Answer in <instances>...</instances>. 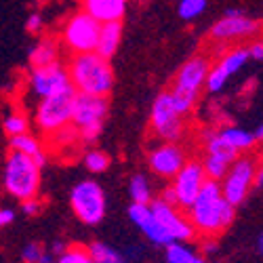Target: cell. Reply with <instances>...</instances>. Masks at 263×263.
I'll return each mask as SVG.
<instances>
[{
	"instance_id": "obj_1",
	"label": "cell",
	"mask_w": 263,
	"mask_h": 263,
	"mask_svg": "<svg viewBox=\"0 0 263 263\" xmlns=\"http://www.w3.org/2000/svg\"><path fill=\"white\" fill-rule=\"evenodd\" d=\"M185 213L190 223L196 230V236H204V238H217L236 219V206L223 198L221 183L215 179L204 181L202 190L190 204V209H185Z\"/></svg>"
},
{
	"instance_id": "obj_2",
	"label": "cell",
	"mask_w": 263,
	"mask_h": 263,
	"mask_svg": "<svg viewBox=\"0 0 263 263\" xmlns=\"http://www.w3.org/2000/svg\"><path fill=\"white\" fill-rule=\"evenodd\" d=\"M68 74L78 93L107 97L114 89V70L109 59L101 57L97 51L74 55L68 63Z\"/></svg>"
},
{
	"instance_id": "obj_3",
	"label": "cell",
	"mask_w": 263,
	"mask_h": 263,
	"mask_svg": "<svg viewBox=\"0 0 263 263\" xmlns=\"http://www.w3.org/2000/svg\"><path fill=\"white\" fill-rule=\"evenodd\" d=\"M209 70H211V61L204 55L190 57L179 68L177 76H175V82H173V89L168 93H171L173 105L177 107V112L181 116L190 114L196 107V103H198Z\"/></svg>"
},
{
	"instance_id": "obj_4",
	"label": "cell",
	"mask_w": 263,
	"mask_h": 263,
	"mask_svg": "<svg viewBox=\"0 0 263 263\" xmlns=\"http://www.w3.org/2000/svg\"><path fill=\"white\" fill-rule=\"evenodd\" d=\"M3 185L11 198L19 202L36 198L40 192V166L30 156L11 149L3 168Z\"/></svg>"
},
{
	"instance_id": "obj_5",
	"label": "cell",
	"mask_w": 263,
	"mask_h": 263,
	"mask_svg": "<svg viewBox=\"0 0 263 263\" xmlns=\"http://www.w3.org/2000/svg\"><path fill=\"white\" fill-rule=\"evenodd\" d=\"M105 116H107V97L76 93L72 124L78 128L80 143L91 145L101 137Z\"/></svg>"
},
{
	"instance_id": "obj_6",
	"label": "cell",
	"mask_w": 263,
	"mask_h": 263,
	"mask_svg": "<svg viewBox=\"0 0 263 263\" xmlns=\"http://www.w3.org/2000/svg\"><path fill=\"white\" fill-rule=\"evenodd\" d=\"M76 93L78 91L70 84V86H65V89H61L53 95L38 99L34 120L45 135H53L55 130H59L61 126L72 122Z\"/></svg>"
},
{
	"instance_id": "obj_7",
	"label": "cell",
	"mask_w": 263,
	"mask_h": 263,
	"mask_svg": "<svg viewBox=\"0 0 263 263\" xmlns=\"http://www.w3.org/2000/svg\"><path fill=\"white\" fill-rule=\"evenodd\" d=\"M70 204L84 226H99L105 219V192L93 179H84L72 187Z\"/></svg>"
},
{
	"instance_id": "obj_8",
	"label": "cell",
	"mask_w": 263,
	"mask_h": 263,
	"mask_svg": "<svg viewBox=\"0 0 263 263\" xmlns=\"http://www.w3.org/2000/svg\"><path fill=\"white\" fill-rule=\"evenodd\" d=\"M257 160L255 156H249V154H240L228 168L226 177L219 181L221 183V194L223 198L234 204V206H240L247 196L251 192V187L255 185V175H257Z\"/></svg>"
},
{
	"instance_id": "obj_9",
	"label": "cell",
	"mask_w": 263,
	"mask_h": 263,
	"mask_svg": "<svg viewBox=\"0 0 263 263\" xmlns=\"http://www.w3.org/2000/svg\"><path fill=\"white\" fill-rule=\"evenodd\" d=\"M99 30H101V24L97 19H93L86 11H78L65 21L61 40H63L65 49L74 55L91 53L97 49Z\"/></svg>"
},
{
	"instance_id": "obj_10",
	"label": "cell",
	"mask_w": 263,
	"mask_h": 263,
	"mask_svg": "<svg viewBox=\"0 0 263 263\" xmlns=\"http://www.w3.org/2000/svg\"><path fill=\"white\" fill-rule=\"evenodd\" d=\"M149 128L160 141L177 143L183 137V116L173 105L171 93H160L149 109Z\"/></svg>"
},
{
	"instance_id": "obj_11",
	"label": "cell",
	"mask_w": 263,
	"mask_h": 263,
	"mask_svg": "<svg viewBox=\"0 0 263 263\" xmlns=\"http://www.w3.org/2000/svg\"><path fill=\"white\" fill-rule=\"evenodd\" d=\"M263 30L261 21L249 19L242 11L238 9H228L223 13V17L213 24L211 28V38L217 42H226V40H234V38H253Z\"/></svg>"
},
{
	"instance_id": "obj_12",
	"label": "cell",
	"mask_w": 263,
	"mask_h": 263,
	"mask_svg": "<svg viewBox=\"0 0 263 263\" xmlns=\"http://www.w3.org/2000/svg\"><path fill=\"white\" fill-rule=\"evenodd\" d=\"M149 211L158 219V223L166 230V234L175 240V242H190L196 238V230L190 223L187 215H183L177 206L166 204L160 198H154L149 202Z\"/></svg>"
},
{
	"instance_id": "obj_13",
	"label": "cell",
	"mask_w": 263,
	"mask_h": 263,
	"mask_svg": "<svg viewBox=\"0 0 263 263\" xmlns=\"http://www.w3.org/2000/svg\"><path fill=\"white\" fill-rule=\"evenodd\" d=\"M173 190L177 194V204L179 209H190V204L196 200V196L202 190L206 181V173L202 168V162L198 160H185V164L179 168V173L171 179Z\"/></svg>"
},
{
	"instance_id": "obj_14",
	"label": "cell",
	"mask_w": 263,
	"mask_h": 263,
	"mask_svg": "<svg viewBox=\"0 0 263 263\" xmlns=\"http://www.w3.org/2000/svg\"><path fill=\"white\" fill-rule=\"evenodd\" d=\"M247 61H249V51L245 47H238V49H232L230 53H226L215 65H211V70L206 74V80H204L206 91L213 93V95L221 93L226 89L228 80L242 70L247 65Z\"/></svg>"
},
{
	"instance_id": "obj_15",
	"label": "cell",
	"mask_w": 263,
	"mask_h": 263,
	"mask_svg": "<svg viewBox=\"0 0 263 263\" xmlns=\"http://www.w3.org/2000/svg\"><path fill=\"white\" fill-rule=\"evenodd\" d=\"M70 84L72 82H70L68 68H63L59 61L51 63V65H42V68H32V72H30V91L38 99L53 95Z\"/></svg>"
},
{
	"instance_id": "obj_16",
	"label": "cell",
	"mask_w": 263,
	"mask_h": 263,
	"mask_svg": "<svg viewBox=\"0 0 263 263\" xmlns=\"http://www.w3.org/2000/svg\"><path fill=\"white\" fill-rule=\"evenodd\" d=\"M185 152L177 143H162L154 147L147 156L149 171L158 175L160 179H173L179 173V168L185 164Z\"/></svg>"
},
{
	"instance_id": "obj_17",
	"label": "cell",
	"mask_w": 263,
	"mask_h": 263,
	"mask_svg": "<svg viewBox=\"0 0 263 263\" xmlns=\"http://www.w3.org/2000/svg\"><path fill=\"white\" fill-rule=\"evenodd\" d=\"M128 219L133 221V226H137V230L149 240L152 245L166 247V245L175 242V240L166 234V230L158 223V219L152 215L149 204H137V202H133V204L128 206Z\"/></svg>"
},
{
	"instance_id": "obj_18",
	"label": "cell",
	"mask_w": 263,
	"mask_h": 263,
	"mask_svg": "<svg viewBox=\"0 0 263 263\" xmlns=\"http://www.w3.org/2000/svg\"><path fill=\"white\" fill-rule=\"evenodd\" d=\"M126 5L128 0H82V11H86L99 24H109V21H122Z\"/></svg>"
},
{
	"instance_id": "obj_19",
	"label": "cell",
	"mask_w": 263,
	"mask_h": 263,
	"mask_svg": "<svg viewBox=\"0 0 263 263\" xmlns=\"http://www.w3.org/2000/svg\"><path fill=\"white\" fill-rule=\"evenodd\" d=\"M122 40V24L120 21H109V24H101L99 30V40H97V53L105 59H112L120 47Z\"/></svg>"
},
{
	"instance_id": "obj_20",
	"label": "cell",
	"mask_w": 263,
	"mask_h": 263,
	"mask_svg": "<svg viewBox=\"0 0 263 263\" xmlns=\"http://www.w3.org/2000/svg\"><path fill=\"white\" fill-rule=\"evenodd\" d=\"M9 145L13 152H21V154L30 156L40 168L47 164V154L45 149H42V143L30 135V133H21V135H15V137H9Z\"/></svg>"
},
{
	"instance_id": "obj_21",
	"label": "cell",
	"mask_w": 263,
	"mask_h": 263,
	"mask_svg": "<svg viewBox=\"0 0 263 263\" xmlns=\"http://www.w3.org/2000/svg\"><path fill=\"white\" fill-rule=\"evenodd\" d=\"M30 65L32 68H42L59 61V42L55 38H40L30 49Z\"/></svg>"
},
{
	"instance_id": "obj_22",
	"label": "cell",
	"mask_w": 263,
	"mask_h": 263,
	"mask_svg": "<svg viewBox=\"0 0 263 263\" xmlns=\"http://www.w3.org/2000/svg\"><path fill=\"white\" fill-rule=\"evenodd\" d=\"M217 135L221 137L234 152H238V154L249 152L255 145L253 133L247 128H240V126H221V128H217Z\"/></svg>"
},
{
	"instance_id": "obj_23",
	"label": "cell",
	"mask_w": 263,
	"mask_h": 263,
	"mask_svg": "<svg viewBox=\"0 0 263 263\" xmlns=\"http://www.w3.org/2000/svg\"><path fill=\"white\" fill-rule=\"evenodd\" d=\"M202 143H204L206 154L217 156V158H223L228 162H234L240 156L238 152H234L221 137L217 135V130H204V133H202Z\"/></svg>"
},
{
	"instance_id": "obj_24",
	"label": "cell",
	"mask_w": 263,
	"mask_h": 263,
	"mask_svg": "<svg viewBox=\"0 0 263 263\" xmlns=\"http://www.w3.org/2000/svg\"><path fill=\"white\" fill-rule=\"evenodd\" d=\"M166 263H206L202 255H198L194 249H190L183 242H171L164 247Z\"/></svg>"
},
{
	"instance_id": "obj_25",
	"label": "cell",
	"mask_w": 263,
	"mask_h": 263,
	"mask_svg": "<svg viewBox=\"0 0 263 263\" xmlns=\"http://www.w3.org/2000/svg\"><path fill=\"white\" fill-rule=\"evenodd\" d=\"M128 194H130V200L137 202V204H149L154 200V194H152V183L145 175L137 173L130 177L128 181Z\"/></svg>"
},
{
	"instance_id": "obj_26",
	"label": "cell",
	"mask_w": 263,
	"mask_h": 263,
	"mask_svg": "<svg viewBox=\"0 0 263 263\" xmlns=\"http://www.w3.org/2000/svg\"><path fill=\"white\" fill-rule=\"evenodd\" d=\"M86 251H89V257L95 263H126L122 253H118L116 249H112L105 242H99V240L91 242L89 247H86Z\"/></svg>"
},
{
	"instance_id": "obj_27",
	"label": "cell",
	"mask_w": 263,
	"mask_h": 263,
	"mask_svg": "<svg viewBox=\"0 0 263 263\" xmlns=\"http://www.w3.org/2000/svg\"><path fill=\"white\" fill-rule=\"evenodd\" d=\"M21 259H24V263H53L55 255L47 251L40 242H28L21 249Z\"/></svg>"
},
{
	"instance_id": "obj_28",
	"label": "cell",
	"mask_w": 263,
	"mask_h": 263,
	"mask_svg": "<svg viewBox=\"0 0 263 263\" xmlns=\"http://www.w3.org/2000/svg\"><path fill=\"white\" fill-rule=\"evenodd\" d=\"M230 164L232 162H228L223 158H217V156H211V154H206L204 160H202V168L206 173V179H215V181H221L226 177Z\"/></svg>"
},
{
	"instance_id": "obj_29",
	"label": "cell",
	"mask_w": 263,
	"mask_h": 263,
	"mask_svg": "<svg viewBox=\"0 0 263 263\" xmlns=\"http://www.w3.org/2000/svg\"><path fill=\"white\" fill-rule=\"evenodd\" d=\"M28 116L24 112H11L5 116L3 120V128L9 137H15V135H21V133H28Z\"/></svg>"
},
{
	"instance_id": "obj_30",
	"label": "cell",
	"mask_w": 263,
	"mask_h": 263,
	"mask_svg": "<svg viewBox=\"0 0 263 263\" xmlns=\"http://www.w3.org/2000/svg\"><path fill=\"white\" fill-rule=\"evenodd\" d=\"M109 164H112V158L101 149H89L84 154V166L91 173H103L109 168Z\"/></svg>"
},
{
	"instance_id": "obj_31",
	"label": "cell",
	"mask_w": 263,
	"mask_h": 263,
	"mask_svg": "<svg viewBox=\"0 0 263 263\" xmlns=\"http://www.w3.org/2000/svg\"><path fill=\"white\" fill-rule=\"evenodd\" d=\"M206 5H209V0H179L177 13H179L181 19L192 21V19L200 17L206 11Z\"/></svg>"
},
{
	"instance_id": "obj_32",
	"label": "cell",
	"mask_w": 263,
	"mask_h": 263,
	"mask_svg": "<svg viewBox=\"0 0 263 263\" xmlns=\"http://www.w3.org/2000/svg\"><path fill=\"white\" fill-rule=\"evenodd\" d=\"M40 209H42V204H40V200H38V196H36V198L21 200V213H24V215H28V217H34V215H38V213H40Z\"/></svg>"
},
{
	"instance_id": "obj_33",
	"label": "cell",
	"mask_w": 263,
	"mask_h": 263,
	"mask_svg": "<svg viewBox=\"0 0 263 263\" xmlns=\"http://www.w3.org/2000/svg\"><path fill=\"white\" fill-rule=\"evenodd\" d=\"M26 30L30 32V34H38L40 30H42V15L36 11V13H32V15H28V19H26Z\"/></svg>"
},
{
	"instance_id": "obj_34",
	"label": "cell",
	"mask_w": 263,
	"mask_h": 263,
	"mask_svg": "<svg viewBox=\"0 0 263 263\" xmlns=\"http://www.w3.org/2000/svg\"><path fill=\"white\" fill-rule=\"evenodd\" d=\"M247 51H249V59L263 61V40H255L251 47H247Z\"/></svg>"
},
{
	"instance_id": "obj_35",
	"label": "cell",
	"mask_w": 263,
	"mask_h": 263,
	"mask_svg": "<svg viewBox=\"0 0 263 263\" xmlns=\"http://www.w3.org/2000/svg\"><path fill=\"white\" fill-rule=\"evenodd\" d=\"M160 200H164L166 204H173V206H177L179 209V204H177V194H175V190H173V185H166L164 190H162V194L158 196Z\"/></svg>"
},
{
	"instance_id": "obj_36",
	"label": "cell",
	"mask_w": 263,
	"mask_h": 263,
	"mask_svg": "<svg viewBox=\"0 0 263 263\" xmlns=\"http://www.w3.org/2000/svg\"><path fill=\"white\" fill-rule=\"evenodd\" d=\"M15 221V211L5 206V209H0V228H7Z\"/></svg>"
},
{
	"instance_id": "obj_37",
	"label": "cell",
	"mask_w": 263,
	"mask_h": 263,
	"mask_svg": "<svg viewBox=\"0 0 263 263\" xmlns=\"http://www.w3.org/2000/svg\"><path fill=\"white\" fill-rule=\"evenodd\" d=\"M202 253H204L206 257L217 253V245H215V240H213V238H206L204 242H202Z\"/></svg>"
},
{
	"instance_id": "obj_38",
	"label": "cell",
	"mask_w": 263,
	"mask_h": 263,
	"mask_svg": "<svg viewBox=\"0 0 263 263\" xmlns=\"http://www.w3.org/2000/svg\"><path fill=\"white\" fill-rule=\"evenodd\" d=\"M122 257H124V261H133V259L141 257V249H137V247H128V249L122 253Z\"/></svg>"
},
{
	"instance_id": "obj_39",
	"label": "cell",
	"mask_w": 263,
	"mask_h": 263,
	"mask_svg": "<svg viewBox=\"0 0 263 263\" xmlns=\"http://www.w3.org/2000/svg\"><path fill=\"white\" fill-rule=\"evenodd\" d=\"M253 137H255V143H263V122L257 124V128L253 130Z\"/></svg>"
},
{
	"instance_id": "obj_40",
	"label": "cell",
	"mask_w": 263,
	"mask_h": 263,
	"mask_svg": "<svg viewBox=\"0 0 263 263\" xmlns=\"http://www.w3.org/2000/svg\"><path fill=\"white\" fill-rule=\"evenodd\" d=\"M65 249H68V247H65V245H63V242H59V240H57V242H55V245H53V247H51V253H53V255H57V257H59V255H61V253H63V251H65Z\"/></svg>"
},
{
	"instance_id": "obj_41",
	"label": "cell",
	"mask_w": 263,
	"mask_h": 263,
	"mask_svg": "<svg viewBox=\"0 0 263 263\" xmlns=\"http://www.w3.org/2000/svg\"><path fill=\"white\" fill-rule=\"evenodd\" d=\"M255 185H257V187H263V164L257 168V175H255Z\"/></svg>"
},
{
	"instance_id": "obj_42",
	"label": "cell",
	"mask_w": 263,
	"mask_h": 263,
	"mask_svg": "<svg viewBox=\"0 0 263 263\" xmlns=\"http://www.w3.org/2000/svg\"><path fill=\"white\" fill-rule=\"evenodd\" d=\"M257 251L263 255V232H261V236L257 238Z\"/></svg>"
},
{
	"instance_id": "obj_43",
	"label": "cell",
	"mask_w": 263,
	"mask_h": 263,
	"mask_svg": "<svg viewBox=\"0 0 263 263\" xmlns=\"http://www.w3.org/2000/svg\"><path fill=\"white\" fill-rule=\"evenodd\" d=\"M86 263H95V261H93V259H89V261H86Z\"/></svg>"
}]
</instances>
